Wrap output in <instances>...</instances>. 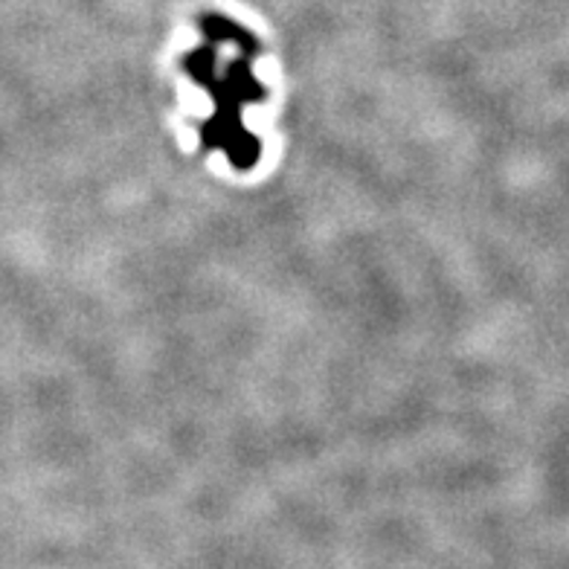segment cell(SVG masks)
I'll list each match as a JSON object with an SVG mask.
<instances>
[{
	"label": "cell",
	"instance_id": "1",
	"mask_svg": "<svg viewBox=\"0 0 569 569\" xmlns=\"http://www.w3.org/2000/svg\"><path fill=\"white\" fill-rule=\"evenodd\" d=\"M215 45L195 47V50H189V55L184 59V67L192 73V79L198 85H206L210 93L218 102V116H215V131H218V142H224L222 149L230 152V157L236 163H250L253 152H256V146L250 140H244V131H241L239 125V114L244 102L250 99L262 97V88L253 79V71H250V59L256 53H241L239 59H232L224 67V76H218L215 71Z\"/></svg>",
	"mask_w": 569,
	"mask_h": 569
}]
</instances>
